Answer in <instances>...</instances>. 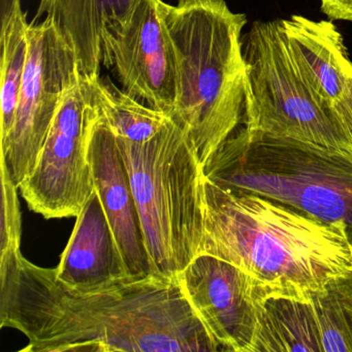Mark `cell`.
I'll use <instances>...</instances> for the list:
<instances>
[{"label": "cell", "mask_w": 352, "mask_h": 352, "mask_svg": "<svg viewBox=\"0 0 352 352\" xmlns=\"http://www.w3.org/2000/svg\"><path fill=\"white\" fill-rule=\"evenodd\" d=\"M177 278L221 351L253 352L261 296L254 278L205 253L197 254Z\"/></svg>", "instance_id": "cell-10"}, {"label": "cell", "mask_w": 352, "mask_h": 352, "mask_svg": "<svg viewBox=\"0 0 352 352\" xmlns=\"http://www.w3.org/2000/svg\"><path fill=\"white\" fill-rule=\"evenodd\" d=\"M54 273L63 285L80 292L100 289L133 277L98 191L94 190L78 216Z\"/></svg>", "instance_id": "cell-12"}, {"label": "cell", "mask_w": 352, "mask_h": 352, "mask_svg": "<svg viewBox=\"0 0 352 352\" xmlns=\"http://www.w3.org/2000/svg\"><path fill=\"white\" fill-rule=\"evenodd\" d=\"M246 65L244 126L352 160V147L333 110L305 83L290 58L281 19L253 22L242 36Z\"/></svg>", "instance_id": "cell-6"}, {"label": "cell", "mask_w": 352, "mask_h": 352, "mask_svg": "<svg viewBox=\"0 0 352 352\" xmlns=\"http://www.w3.org/2000/svg\"><path fill=\"white\" fill-rule=\"evenodd\" d=\"M331 110L352 147V69L343 96L333 104Z\"/></svg>", "instance_id": "cell-20"}, {"label": "cell", "mask_w": 352, "mask_h": 352, "mask_svg": "<svg viewBox=\"0 0 352 352\" xmlns=\"http://www.w3.org/2000/svg\"><path fill=\"white\" fill-rule=\"evenodd\" d=\"M296 351L323 352L310 300L261 292L253 352Z\"/></svg>", "instance_id": "cell-15"}, {"label": "cell", "mask_w": 352, "mask_h": 352, "mask_svg": "<svg viewBox=\"0 0 352 352\" xmlns=\"http://www.w3.org/2000/svg\"><path fill=\"white\" fill-rule=\"evenodd\" d=\"M0 325L23 352H218L178 278L133 277L90 292L63 285L20 247L0 254Z\"/></svg>", "instance_id": "cell-1"}, {"label": "cell", "mask_w": 352, "mask_h": 352, "mask_svg": "<svg viewBox=\"0 0 352 352\" xmlns=\"http://www.w3.org/2000/svg\"><path fill=\"white\" fill-rule=\"evenodd\" d=\"M17 186L10 178L7 170L1 164V253L20 247L21 242V213Z\"/></svg>", "instance_id": "cell-19"}, {"label": "cell", "mask_w": 352, "mask_h": 352, "mask_svg": "<svg viewBox=\"0 0 352 352\" xmlns=\"http://www.w3.org/2000/svg\"><path fill=\"white\" fill-rule=\"evenodd\" d=\"M141 0H41L34 22H54L83 77L100 75L107 38L131 21Z\"/></svg>", "instance_id": "cell-14"}, {"label": "cell", "mask_w": 352, "mask_h": 352, "mask_svg": "<svg viewBox=\"0 0 352 352\" xmlns=\"http://www.w3.org/2000/svg\"><path fill=\"white\" fill-rule=\"evenodd\" d=\"M80 78L77 56L54 22L30 24L15 120L1 143V164L18 188L34 170L63 98Z\"/></svg>", "instance_id": "cell-7"}, {"label": "cell", "mask_w": 352, "mask_h": 352, "mask_svg": "<svg viewBox=\"0 0 352 352\" xmlns=\"http://www.w3.org/2000/svg\"><path fill=\"white\" fill-rule=\"evenodd\" d=\"M228 190L256 193L341 223L352 245V160L239 127L203 166Z\"/></svg>", "instance_id": "cell-4"}, {"label": "cell", "mask_w": 352, "mask_h": 352, "mask_svg": "<svg viewBox=\"0 0 352 352\" xmlns=\"http://www.w3.org/2000/svg\"><path fill=\"white\" fill-rule=\"evenodd\" d=\"M116 140L154 274L177 278L199 254L204 234L203 166L192 142L174 118L149 141Z\"/></svg>", "instance_id": "cell-5"}, {"label": "cell", "mask_w": 352, "mask_h": 352, "mask_svg": "<svg viewBox=\"0 0 352 352\" xmlns=\"http://www.w3.org/2000/svg\"><path fill=\"white\" fill-rule=\"evenodd\" d=\"M98 113L82 77L69 88L30 176L19 190L46 219L78 217L96 190L90 141Z\"/></svg>", "instance_id": "cell-8"}, {"label": "cell", "mask_w": 352, "mask_h": 352, "mask_svg": "<svg viewBox=\"0 0 352 352\" xmlns=\"http://www.w3.org/2000/svg\"><path fill=\"white\" fill-rule=\"evenodd\" d=\"M28 26L23 12L18 14L3 32L1 46V143L11 133L23 82L28 55Z\"/></svg>", "instance_id": "cell-18"}, {"label": "cell", "mask_w": 352, "mask_h": 352, "mask_svg": "<svg viewBox=\"0 0 352 352\" xmlns=\"http://www.w3.org/2000/svg\"><path fill=\"white\" fill-rule=\"evenodd\" d=\"M174 46L177 98L172 117L192 142L201 166L246 115L247 74L242 50L245 14L226 0H160Z\"/></svg>", "instance_id": "cell-3"}, {"label": "cell", "mask_w": 352, "mask_h": 352, "mask_svg": "<svg viewBox=\"0 0 352 352\" xmlns=\"http://www.w3.org/2000/svg\"><path fill=\"white\" fill-rule=\"evenodd\" d=\"M81 77L96 110L116 137L143 143L153 139L173 118L119 89L109 78Z\"/></svg>", "instance_id": "cell-16"}, {"label": "cell", "mask_w": 352, "mask_h": 352, "mask_svg": "<svg viewBox=\"0 0 352 352\" xmlns=\"http://www.w3.org/2000/svg\"><path fill=\"white\" fill-rule=\"evenodd\" d=\"M320 10L331 21L352 22V0H320Z\"/></svg>", "instance_id": "cell-21"}, {"label": "cell", "mask_w": 352, "mask_h": 352, "mask_svg": "<svg viewBox=\"0 0 352 352\" xmlns=\"http://www.w3.org/2000/svg\"><path fill=\"white\" fill-rule=\"evenodd\" d=\"M89 154L96 190L129 273L135 277L155 275L146 249L126 164L117 145L116 135L100 113L92 131Z\"/></svg>", "instance_id": "cell-11"}, {"label": "cell", "mask_w": 352, "mask_h": 352, "mask_svg": "<svg viewBox=\"0 0 352 352\" xmlns=\"http://www.w3.org/2000/svg\"><path fill=\"white\" fill-rule=\"evenodd\" d=\"M203 189L199 254L236 265L265 294L310 300L327 282L352 271V245L343 224L256 193L228 190L205 175Z\"/></svg>", "instance_id": "cell-2"}, {"label": "cell", "mask_w": 352, "mask_h": 352, "mask_svg": "<svg viewBox=\"0 0 352 352\" xmlns=\"http://www.w3.org/2000/svg\"><path fill=\"white\" fill-rule=\"evenodd\" d=\"M102 65L114 67L129 96L172 116L177 98L176 55L160 0H141L131 21L107 38Z\"/></svg>", "instance_id": "cell-9"}, {"label": "cell", "mask_w": 352, "mask_h": 352, "mask_svg": "<svg viewBox=\"0 0 352 352\" xmlns=\"http://www.w3.org/2000/svg\"><path fill=\"white\" fill-rule=\"evenodd\" d=\"M290 58L311 91L331 109L341 98L352 69L343 36L331 20L300 15L281 19Z\"/></svg>", "instance_id": "cell-13"}, {"label": "cell", "mask_w": 352, "mask_h": 352, "mask_svg": "<svg viewBox=\"0 0 352 352\" xmlns=\"http://www.w3.org/2000/svg\"><path fill=\"white\" fill-rule=\"evenodd\" d=\"M1 1V32L13 21L14 18L21 13L20 0H0Z\"/></svg>", "instance_id": "cell-22"}, {"label": "cell", "mask_w": 352, "mask_h": 352, "mask_svg": "<svg viewBox=\"0 0 352 352\" xmlns=\"http://www.w3.org/2000/svg\"><path fill=\"white\" fill-rule=\"evenodd\" d=\"M323 352H352V271L311 294Z\"/></svg>", "instance_id": "cell-17"}]
</instances>
